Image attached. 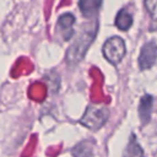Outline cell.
Instances as JSON below:
<instances>
[{
  "label": "cell",
  "mask_w": 157,
  "mask_h": 157,
  "mask_svg": "<svg viewBox=\"0 0 157 157\" xmlns=\"http://www.w3.org/2000/svg\"><path fill=\"white\" fill-rule=\"evenodd\" d=\"M123 157H146V156H145V152H144V150H142V147H141L140 144L137 142L136 136H135L134 134L130 136L129 144H128L126 147H125V151H124Z\"/></svg>",
  "instance_id": "9c48e42d"
},
{
  "label": "cell",
  "mask_w": 157,
  "mask_h": 157,
  "mask_svg": "<svg viewBox=\"0 0 157 157\" xmlns=\"http://www.w3.org/2000/svg\"><path fill=\"white\" fill-rule=\"evenodd\" d=\"M97 31H98L97 18H92L91 21L82 25L81 31L78 32V34L76 36V38L74 39L66 53V61L69 65L74 66L83 59L87 49L96 38Z\"/></svg>",
  "instance_id": "6da1fadb"
},
{
  "label": "cell",
  "mask_w": 157,
  "mask_h": 157,
  "mask_svg": "<svg viewBox=\"0 0 157 157\" xmlns=\"http://www.w3.org/2000/svg\"><path fill=\"white\" fill-rule=\"evenodd\" d=\"M145 6L151 17V29L157 31V0L145 1Z\"/></svg>",
  "instance_id": "8fae6325"
},
{
  "label": "cell",
  "mask_w": 157,
  "mask_h": 157,
  "mask_svg": "<svg viewBox=\"0 0 157 157\" xmlns=\"http://www.w3.org/2000/svg\"><path fill=\"white\" fill-rule=\"evenodd\" d=\"M109 118V109L103 105H88L85 110L80 124L91 130H98L102 128Z\"/></svg>",
  "instance_id": "7a4b0ae2"
},
{
  "label": "cell",
  "mask_w": 157,
  "mask_h": 157,
  "mask_svg": "<svg viewBox=\"0 0 157 157\" xmlns=\"http://www.w3.org/2000/svg\"><path fill=\"white\" fill-rule=\"evenodd\" d=\"M131 25H132V16L125 9H121L115 17V26L120 31H128L131 27Z\"/></svg>",
  "instance_id": "30bf717a"
},
{
  "label": "cell",
  "mask_w": 157,
  "mask_h": 157,
  "mask_svg": "<svg viewBox=\"0 0 157 157\" xmlns=\"http://www.w3.org/2000/svg\"><path fill=\"white\" fill-rule=\"evenodd\" d=\"M74 25H75V16L71 12H65L59 16L56 29L63 40H69L74 36Z\"/></svg>",
  "instance_id": "5b68a950"
},
{
  "label": "cell",
  "mask_w": 157,
  "mask_h": 157,
  "mask_svg": "<svg viewBox=\"0 0 157 157\" xmlns=\"http://www.w3.org/2000/svg\"><path fill=\"white\" fill-rule=\"evenodd\" d=\"M93 152L94 140L92 139H85L71 148V155L74 157H93Z\"/></svg>",
  "instance_id": "8992f818"
},
{
  "label": "cell",
  "mask_w": 157,
  "mask_h": 157,
  "mask_svg": "<svg viewBox=\"0 0 157 157\" xmlns=\"http://www.w3.org/2000/svg\"><path fill=\"white\" fill-rule=\"evenodd\" d=\"M101 5H102V1L99 0H81L78 2L81 13L85 17H93V18H96Z\"/></svg>",
  "instance_id": "ba28073f"
},
{
  "label": "cell",
  "mask_w": 157,
  "mask_h": 157,
  "mask_svg": "<svg viewBox=\"0 0 157 157\" xmlns=\"http://www.w3.org/2000/svg\"><path fill=\"white\" fill-rule=\"evenodd\" d=\"M103 55L104 58L112 63V64H118L126 53L125 49V43L120 37H112L109 39L105 40V43L103 44Z\"/></svg>",
  "instance_id": "3957f363"
},
{
  "label": "cell",
  "mask_w": 157,
  "mask_h": 157,
  "mask_svg": "<svg viewBox=\"0 0 157 157\" xmlns=\"http://www.w3.org/2000/svg\"><path fill=\"white\" fill-rule=\"evenodd\" d=\"M157 59V44L152 42H147L142 45L140 55H139V66L141 70L150 69Z\"/></svg>",
  "instance_id": "277c9868"
},
{
  "label": "cell",
  "mask_w": 157,
  "mask_h": 157,
  "mask_svg": "<svg viewBox=\"0 0 157 157\" xmlns=\"http://www.w3.org/2000/svg\"><path fill=\"white\" fill-rule=\"evenodd\" d=\"M152 103H153V97L150 94H145L139 105V115L141 119L142 124H147L151 118V112H152Z\"/></svg>",
  "instance_id": "52a82bcc"
}]
</instances>
